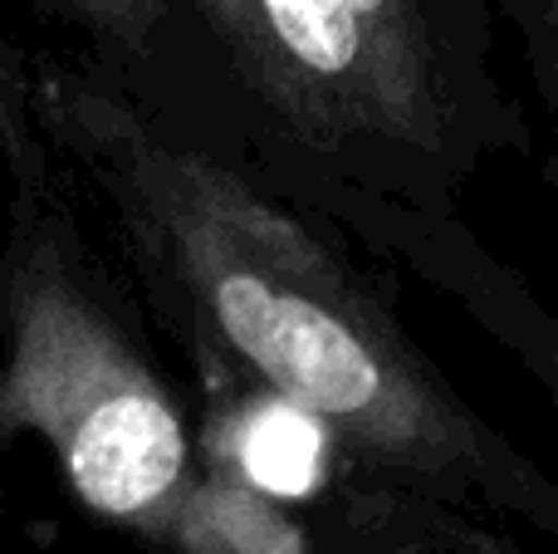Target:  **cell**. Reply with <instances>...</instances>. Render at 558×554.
Wrapping results in <instances>:
<instances>
[{
    "label": "cell",
    "instance_id": "6da1fadb",
    "mask_svg": "<svg viewBox=\"0 0 558 554\" xmlns=\"http://www.w3.org/2000/svg\"><path fill=\"white\" fill-rule=\"evenodd\" d=\"M35 113L216 383L245 378L314 422L338 467L387 496L558 545V481L461 398L304 196L88 74H35Z\"/></svg>",
    "mask_w": 558,
    "mask_h": 554
},
{
    "label": "cell",
    "instance_id": "7a4b0ae2",
    "mask_svg": "<svg viewBox=\"0 0 558 554\" xmlns=\"http://www.w3.org/2000/svg\"><path fill=\"white\" fill-rule=\"evenodd\" d=\"M25 432L98 520L167 554L206 461L54 192L15 196L0 255V447Z\"/></svg>",
    "mask_w": 558,
    "mask_h": 554
},
{
    "label": "cell",
    "instance_id": "3957f363",
    "mask_svg": "<svg viewBox=\"0 0 558 554\" xmlns=\"http://www.w3.org/2000/svg\"><path fill=\"white\" fill-rule=\"evenodd\" d=\"M367 45L416 128L446 192L461 196L485 162L530 153V123L505 98L471 0H324Z\"/></svg>",
    "mask_w": 558,
    "mask_h": 554
},
{
    "label": "cell",
    "instance_id": "277c9868",
    "mask_svg": "<svg viewBox=\"0 0 558 554\" xmlns=\"http://www.w3.org/2000/svg\"><path fill=\"white\" fill-rule=\"evenodd\" d=\"M318 216L402 265L416 285L441 294L465 324L485 334L514 369H524L558 408V314L524 285L520 270L500 261L456 212L441 206L377 202L357 192L304 196Z\"/></svg>",
    "mask_w": 558,
    "mask_h": 554
},
{
    "label": "cell",
    "instance_id": "5b68a950",
    "mask_svg": "<svg viewBox=\"0 0 558 554\" xmlns=\"http://www.w3.org/2000/svg\"><path fill=\"white\" fill-rule=\"evenodd\" d=\"M308 535L284 501L206 461L177 516L167 554H308Z\"/></svg>",
    "mask_w": 558,
    "mask_h": 554
},
{
    "label": "cell",
    "instance_id": "8992f818",
    "mask_svg": "<svg viewBox=\"0 0 558 554\" xmlns=\"http://www.w3.org/2000/svg\"><path fill=\"white\" fill-rule=\"evenodd\" d=\"M0 167H5L15 196L54 192V153L35 113V74L20 64L15 45L0 20Z\"/></svg>",
    "mask_w": 558,
    "mask_h": 554
},
{
    "label": "cell",
    "instance_id": "52a82bcc",
    "mask_svg": "<svg viewBox=\"0 0 558 554\" xmlns=\"http://www.w3.org/2000/svg\"><path fill=\"white\" fill-rule=\"evenodd\" d=\"M500 10L514 25L524 69H530V88L539 98L554 137L549 157H544V177H549V192L558 202V0H500Z\"/></svg>",
    "mask_w": 558,
    "mask_h": 554
},
{
    "label": "cell",
    "instance_id": "ba28073f",
    "mask_svg": "<svg viewBox=\"0 0 558 554\" xmlns=\"http://www.w3.org/2000/svg\"><path fill=\"white\" fill-rule=\"evenodd\" d=\"M49 15H59L64 25L84 29L88 39L123 55H143L153 49L157 29L167 20V0H39Z\"/></svg>",
    "mask_w": 558,
    "mask_h": 554
}]
</instances>
